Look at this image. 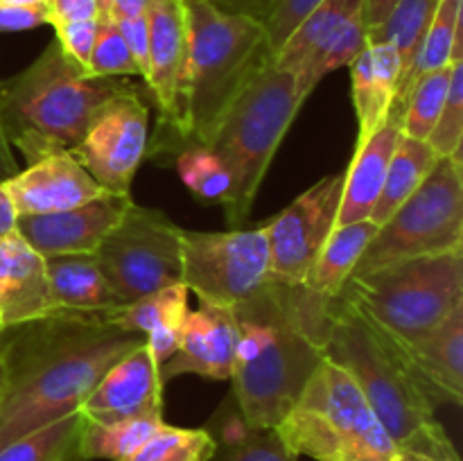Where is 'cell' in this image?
<instances>
[{
  "label": "cell",
  "mask_w": 463,
  "mask_h": 461,
  "mask_svg": "<svg viewBox=\"0 0 463 461\" xmlns=\"http://www.w3.org/2000/svg\"><path fill=\"white\" fill-rule=\"evenodd\" d=\"M9 351L0 398V447L80 411L90 389L120 357L145 342L104 316L52 315L23 325Z\"/></svg>",
  "instance_id": "cell-1"
},
{
  "label": "cell",
  "mask_w": 463,
  "mask_h": 461,
  "mask_svg": "<svg viewBox=\"0 0 463 461\" xmlns=\"http://www.w3.org/2000/svg\"><path fill=\"white\" fill-rule=\"evenodd\" d=\"M330 303L303 285L267 280L233 307L238 321L231 384L249 428L274 429L326 357Z\"/></svg>",
  "instance_id": "cell-2"
},
{
  "label": "cell",
  "mask_w": 463,
  "mask_h": 461,
  "mask_svg": "<svg viewBox=\"0 0 463 461\" xmlns=\"http://www.w3.org/2000/svg\"><path fill=\"white\" fill-rule=\"evenodd\" d=\"M326 357L355 380L398 450L430 456L452 443L437 420L441 402L396 339L339 296L330 303Z\"/></svg>",
  "instance_id": "cell-3"
},
{
  "label": "cell",
  "mask_w": 463,
  "mask_h": 461,
  "mask_svg": "<svg viewBox=\"0 0 463 461\" xmlns=\"http://www.w3.org/2000/svg\"><path fill=\"white\" fill-rule=\"evenodd\" d=\"M120 89L125 81L118 77H86L77 71L52 41L25 71L0 81L5 136L27 163L72 152Z\"/></svg>",
  "instance_id": "cell-4"
},
{
  "label": "cell",
  "mask_w": 463,
  "mask_h": 461,
  "mask_svg": "<svg viewBox=\"0 0 463 461\" xmlns=\"http://www.w3.org/2000/svg\"><path fill=\"white\" fill-rule=\"evenodd\" d=\"M190 30L181 138L208 145L247 81L269 61L265 25L224 14L202 0H185Z\"/></svg>",
  "instance_id": "cell-5"
},
{
  "label": "cell",
  "mask_w": 463,
  "mask_h": 461,
  "mask_svg": "<svg viewBox=\"0 0 463 461\" xmlns=\"http://www.w3.org/2000/svg\"><path fill=\"white\" fill-rule=\"evenodd\" d=\"M303 104L306 99L298 95L292 72L276 66L271 57L222 118L208 147L233 176V194L224 206L231 229H240L249 220L271 158Z\"/></svg>",
  "instance_id": "cell-6"
},
{
  "label": "cell",
  "mask_w": 463,
  "mask_h": 461,
  "mask_svg": "<svg viewBox=\"0 0 463 461\" xmlns=\"http://www.w3.org/2000/svg\"><path fill=\"white\" fill-rule=\"evenodd\" d=\"M274 429L294 455L315 461H389L398 452L355 380L328 357Z\"/></svg>",
  "instance_id": "cell-7"
},
{
  "label": "cell",
  "mask_w": 463,
  "mask_h": 461,
  "mask_svg": "<svg viewBox=\"0 0 463 461\" xmlns=\"http://www.w3.org/2000/svg\"><path fill=\"white\" fill-rule=\"evenodd\" d=\"M396 342H416L463 306V249L351 274L342 292Z\"/></svg>",
  "instance_id": "cell-8"
},
{
  "label": "cell",
  "mask_w": 463,
  "mask_h": 461,
  "mask_svg": "<svg viewBox=\"0 0 463 461\" xmlns=\"http://www.w3.org/2000/svg\"><path fill=\"white\" fill-rule=\"evenodd\" d=\"M459 249H463L461 154L437 158L419 190L378 226L353 274Z\"/></svg>",
  "instance_id": "cell-9"
},
{
  "label": "cell",
  "mask_w": 463,
  "mask_h": 461,
  "mask_svg": "<svg viewBox=\"0 0 463 461\" xmlns=\"http://www.w3.org/2000/svg\"><path fill=\"white\" fill-rule=\"evenodd\" d=\"M93 256L122 306H127L181 283V226L161 211L134 202Z\"/></svg>",
  "instance_id": "cell-10"
},
{
  "label": "cell",
  "mask_w": 463,
  "mask_h": 461,
  "mask_svg": "<svg viewBox=\"0 0 463 461\" xmlns=\"http://www.w3.org/2000/svg\"><path fill=\"white\" fill-rule=\"evenodd\" d=\"M181 283L202 303L233 310L269 280V244L262 226L229 230L181 229Z\"/></svg>",
  "instance_id": "cell-11"
},
{
  "label": "cell",
  "mask_w": 463,
  "mask_h": 461,
  "mask_svg": "<svg viewBox=\"0 0 463 461\" xmlns=\"http://www.w3.org/2000/svg\"><path fill=\"white\" fill-rule=\"evenodd\" d=\"M344 172L328 174L298 194L262 226L269 244V280L303 285L326 240L337 226Z\"/></svg>",
  "instance_id": "cell-12"
},
{
  "label": "cell",
  "mask_w": 463,
  "mask_h": 461,
  "mask_svg": "<svg viewBox=\"0 0 463 461\" xmlns=\"http://www.w3.org/2000/svg\"><path fill=\"white\" fill-rule=\"evenodd\" d=\"M149 108L131 84L98 111L72 156L107 193L129 194L136 170L147 152Z\"/></svg>",
  "instance_id": "cell-13"
},
{
  "label": "cell",
  "mask_w": 463,
  "mask_h": 461,
  "mask_svg": "<svg viewBox=\"0 0 463 461\" xmlns=\"http://www.w3.org/2000/svg\"><path fill=\"white\" fill-rule=\"evenodd\" d=\"M149 72L147 84L165 125L181 138L188 72L190 30L185 0H147Z\"/></svg>",
  "instance_id": "cell-14"
},
{
  "label": "cell",
  "mask_w": 463,
  "mask_h": 461,
  "mask_svg": "<svg viewBox=\"0 0 463 461\" xmlns=\"http://www.w3.org/2000/svg\"><path fill=\"white\" fill-rule=\"evenodd\" d=\"M131 203V194L107 193L71 211L52 215H18L16 230L43 258L95 253Z\"/></svg>",
  "instance_id": "cell-15"
},
{
  "label": "cell",
  "mask_w": 463,
  "mask_h": 461,
  "mask_svg": "<svg viewBox=\"0 0 463 461\" xmlns=\"http://www.w3.org/2000/svg\"><path fill=\"white\" fill-rule=\"evenodd\" d=\"M161 364L152 357L147 343L116 362L90 389L80 407L81 420L113 423L136 416H163Z\"/></svg>",
  "instance_id": "cell-16"
},
{
  "label": "cell",
  "mask_w": 463,
  "mask_h": 461,
  "mask_svg": "<svg viewBox=\"0 0 463 461\" xmlns=\"http://www.w3.org/2000/svg\"><path fill=\"white\" fill-rule=\"evenodd\" d=\"M3 185L18 215H52L107 194L71 152L39 158Z\"/></svg>",
  "instance_id": "cell-17"
},
{
  "label": "cell",
  "mask_w": 463,
  "mask_h": 461,
  "mask_svg": "<svg viewBox=\"0 0 463 461\" xmlns=\"http://www.w3.org/2000/svg\"><path fill=\"white\" fill-rule=\"evenodd\" d=\"M238 346V321L233 310L199 301L188 310L175 355L161 364V380L194 373L206 380H231Z\"/></svg>",
  "instance_id": "cell-18"
},
{
  "label": "cell",
  "mask_w": 463,
  "mask_h": 461,
  "mask_svg": "<svg viewBox=\"0 0 463 461\" xmlns=\"http://www.w3.org/2000/svg\"><path fill=\"white\" fill-rule=\"evenodd\" d=\"M52 315L45 258L18 230L0 240V325L5 330Z\"/></svg>",
  "instance_id": "cell-19"
},
{
  "label": "cell",
  "mask_w": 463,
  "mask_h": 461,
  "mask_svg": "<svg viewBox=\"0 0 463 461\" xmlns=\"http://www.w3.org/2000/svg\"><path fill=\"white\" fill-rule=\"evenodd\" d=\"M45 271L52 315L109 319L122 306L93 253L50 256L45 258Z\"/></svg>",
  "instance_id": "cell-20"
},
{
  "label": "cell",
  "mask_w": 463,
  "mask_h": 461,
  "mask_svg": "<svg viewBox=\"0 0 463 461\" xmlns=\"http://www.w3.org/2000/svg\"><path fill=\"white\" fill-rule=\"evenodd\" d=\"M401 351L425 380L441 405H461L463 400V306L416 342L401 343Z\"/></svg>",
  "instance_id": "cell-21"
},
{
  "label": "cell",
  "mask_w": 463,
  "mask_h": 461,
  "mask_svg": "<svg viewBox=\"0 0 463 461\" xmlns=\"http://www.w3.org/2000/svg\"><path fill=\"white\" fill-rule=\"evenodd\" d=\"M353 107L357 116V140L369 138L389 120L402 77V61L392 43H366L351 61Z\"/></svg>",
  "instance_id": "cell-22"
},
{
  "label": "cell",
  "mask_w": 463,
  "mask_h": 461,
  "mask_svg": "<svg viewBox=\"0 0 463 461\" xmlns=\"http://www.w3.org/2000/svg\"><path fill=\"white\" fill-rule=\"evenodd\" d=\"M398 138H401V127L387 120L369 138L355 143V152H353L351 163L344 172L337 226L371 220V212L378 202L380 190H383Z\"/></svg>",
  "instance_id": "cell-23"
},
{
  "label": "cell",
  "mask_w": 463,
  "mask_h": 461,
  "mask_svg": "<svg viewBox=\"0 0 463 461\" xmlns=\"http://www.w3.org/2000/svg\"><path fill=\"white\" fill-rule=\"evenodd\" d=\"M461 9L463 0H441V3H439L428 30H425L423 39H420L419 48H416L414 59H411L410 68H407L405 75H402L396 99H393V107L392 111H389V120L396 122V125L398 118H401V108L407 93H410V89L420 80V77L463 59Z\"/></svg>",
  "instance_id": "cell-24"
},
{
  "label": "cell",
  "mask_w": 463,
  "mask_h": 461,
  "mask_svg": "<svg viewBox=\"0 0 463 461\" xmlns=\"http://www.w3.org/2000/svg\"><path fill=\"white\" fill-rule=\"evenodd\" d=\"M364 14V0H324L317 5L306 21L289 34L274 54V63L292 72L294 80L310 66L312 59L353 21Z\"/></svg>",
  "instance_id": "cell-25"
},
{
  "label": "cell",
  "mask_w": 463,
  "mask_h": 461,
  "mask_svg": "<svg viewBox=\"0 0 463 461\" xmlns=\"http://www.w3.org/2000/svg\"><path fill=\"white\" fill-rule=\"evenodd\" d=\"M375 230H378V226L371 220L335 226L321 253L317 256L303 287H307L321 298L337 296L355 271L357 262H360L362 253H364L366 244L371 242Z\"/></svg>",
  "instance_id": "cell-26"
},
{
  "label": "cell",
  "mask_w": 463,
  "mask_h": 461,
  "mask_svg": "<svg viewBox=\"0 0 463 461\" xmlns=\"http://www.w3.org/2000/svg\"><path fill=\"white\" fill-rule=\"evenodd\" d=\"M437 158L439 156L428 143L407 138V136L401 134L396 149H393L392 163H389L387 176H384L383 190H380V197L375 202L373 212H371V221L375 226L384 224L398 211V206L419 190V185L430 174Z\"/></svg>",
  "instance_id": "cell-27"
},
{
  "label": "cell",
  "mask_w": 463,
  "mask_h": 461,
  "mask_svg": "<svg viewBox=\"0 0 463 461\" xmlns=\"http://www.w3.org/2000/svg\"><path fill=\"white\" fill-rule=\"evenodd\" d=\"M163 425V416H136L113 423L81 420L75 455L80 459L129 461Z\"/></svg>",
  "instance_id": "cell-28"
},
{
  "label": "cell",
  "mask_w": 463,
  "mask_h": 461,
  "mask_svg": "<svg viewBox=\"0 0 463 461\" xmlns=\"http://www.w3.org/2000/svg\"><path fill=\"white\" fill-rule=\"evenodd\" d=\"M188 294L184 283L167 285L147 296L136 298L134 303L120 306L109 316V321L125 333L143 334V337L163 328H179L190 310Z\"/></svg>",
  "instance_id": "cell-29"
},
{
  "label": "cell",
  "mask_w": 463,
  "mask_h": 461,
  "mask_svg": "<svg viewBox=\"0 0 463 461\" xmlns=\"http://www.w3.org/2000/svg\"><path fill=\"white\" fill-rule=\"evenodd\" d=\"M439 3L441 0H396L387 21L366 32V39L369 43H392L401 54L402 75H405Z\"/></svg>",
  "instance_id": "cell-30"
},
{
  "label": "cell",
  "mask_w": 463,
  "mask_h": 461,
  "mask_svg": "<svg viewBox=\"0 0 463 461\" xmlns=\"http://www.w3.org/2000/svg\"><path fill=\"white\" fill-rule=\"evenodd\" d=\"M176 172L194 197L226 206L233 194V176L208 145L190 143L176 156Z\"/></svg>",
  "instance_id": "cell-31"
},
{
  "label": "cell",
  "mask_w": 463,
  "mask_h": 461,
  "mask_svg": "<svg viewBox=\"0 0 463 461\" xmlns=\"http://www.w3.org/2000/svg\"><path fill=\"white\" fill-rule=\"evenodd\" d=\"M450 75L452 63L446 68H439V71L428 72V75H423L411 86L405 102H402L401 118H398V127H401L402 136L423 140V143L428 140L434 125H437L443 102H446Z\"/></svg>",
  "instance_id": "cell-32"
},
{
  "label": "cell",
  "mask_w": 463,
  "mask_h": 461,
  "mask_svg": "<svg viewBox=\"0 0 463 461\" xmlns=\"http://www.w3.org/2000/svg\"><path fill=\"white\" fill-rule=\"evenodd\" d=\"M81 429L80 411L0 447V461H66L75 455Z\"/></svg>",
  "instance_id": "cell-33"
},
{
  "label": "cell",
  "mask_w": 463,
  "mask_h": 461,
  "mask_svg": "<svg viewBox=\"0 0 463 461\" xmlns=\"http://www.w3.org/2000/svg\"><path fill=\"white\" fill-rule=\"evenodd\" d=\"M217 452L208 429L172 428L163 423L129 461H211Z\"/></svg>",
  "instance_id": "cell-34"
},
{
  "label": "cell",
  "mask_w": 463,
  "mask_h": 461,
  "mask_svg": "<svg viewBox=\"0 0 463 461\" xmlns=\"http://www.w3.org/2000/svg\"><path fill=\"white\" fill-rule=\"evenodd\" d=\"M425 143L439 158L459 156L463 143V59L452 61L450 86L439 120Z\"/></svg>",
  "instance_id": "cell-35"
},
{
  "label": "cell",
  "mask_w": 463,
  "mask_h": 461,
  "mask_svg": "<svg viewBox=\"0 0 463 461\" xmlns=\"http://www.w3.org/2000/svg\"><path fill=\"white\" fill-rule=\"evenodd\" d=\"M138 75L129 48L122 39L120 30L113 21H99L95 36L93 52H90L89 72L86 77H125Z\"/></svg>",
  "instance_id": "cell-36"
},
{
  "label": "cell",
  "mask_w": 463,
  "mask_h": 461,
  "mask_svg": "<svg viewBox=\"0 0 463 461\" xmlns=\"http://www.w3.org/2000/svg\"><path fill=\"white\" fill-rule=\"evenodd\" d=\"M211 461H298V455L289 450L276 429L249 428L242 420L240 438Z\"/></svg>",
  "instance_id": "cell-37"
},
{
  "label": "cell",
  "mask_w": 463,
  "mask_h": 461,
  "mask_svg": "<svg viewBox=\"0 0 463 461\" xmlns=\"http://www.w3.org/2000/svg\"><path fill=\"white\" fill-rule=\"evenodd\" d=\"M324 0H274L271 3L269 14L265 18V34L267 45H269L271 54L280 50V45L289 39L294 30L306 21L307 14L321 5Z\"/></svg>",
  "instance_id": "cell-38"
},
{
  "label": "cell",
  "mask_w": 463,
  "mask_h": 461,
  "mask_svg": "<svg viewBox=\"0 0 463 461\" xmlns=\"http://www.w3.org/2000/svg\"><path fill=\"white\" fill-rule=\"evenodd\" d=\"M99 21H77V23H52L54 41L61 52L71 59L72 66L80 72H89L90 52H93L95 36H98Z\"/></svg>",
  "instance_id": "cell-39"
},
{
  "label": "cell",
  "mask_w": 463,
  "mask_h": 461,
  "mask_svg": "<svg viewBox=\"0 0 463 461\" xmlns=\"http://www.w3.org/2000/svg\"><path fill=\"white\" fill-rule=\"evenodd\" d=\"M118 30H120L122 39H125L127 48H129L131 59H134L136 68H138V75L143 80H147L149 72V27H147V12L140 14V16L122 18L116 23Z\"/></svg>",
  "instance_id": "cell-40"
},
{
  "label": "cell",
  "mask_w": 463,
  "mask_h": 461,
  "mask_svg": "<svg viewBox=\"0 0 463 461\" xmlns=\"http://www.w3.org/2000/svg\"><path fill=\"white\" fill-rule=\"evenodd\" d=\"M48 9V25L52 23H77V21H102V0H45Z\"/></svg>",
  "instance_id": "cell-41"
},
{
  "label": "cell",
  "mask_w": 463,
  "mask_h": 461,
  "mask_svg": "<svg viewBox=\"0 0 463 461\" xmlns=\"http://www.w3.org/2000/svg\"><path fill=\"white\" fill-rule=\"evenodd\" d=\"M48 25V9L41 7H7L0 5V32H25Z\"/></svg>",
  "instance_id": "cell-42"
},
{
  "label": "cell",
  "mask_w": 463,
  "mask_h": 461,
  "mask_svg": "<svg viewBox=\"0 0 463 461\" xmlns=\"http://www.w3.org/2000/svg\"><path fill=\"white\" fill-rule=\"evenodd\" d=\"M202 3H208L224 14H235V16H247L265 23L274 0H202Z\"/></svg>",
  "instance_id": "cell-43"
},
{
  "label": "cell",
  "mask_w": 463,
  "mask_h": 461,
  "mask_svg": "<svg viewBox=\"0 0 463 461\" xmlns=\"http://www.w3.org/2000/svg\"><path fill=\"white\" fill-rule=\"evenodd\" d=\"M104 16L102 21H122V18L140 16L147 12V0H102Z\"/></svg>",
  "instance_id": "cell-44"
},
{
  "label": "cell",
  "mask_w": 463,
  "mask_h": 461,
  "mask_svg": "<svg viewBox=\"0 0 463 461\" xmlns=\"http://www.w3.org/2000/svg\"><path fill=\"white\" fill-rule=\"evenodd\" d=\"M396 0H364V25L366 32L375 30L383 25L392 14Z\"/></svg>",
  "instance_id": "cell-45"
},
{
  "label": "cell",
  "mask_w": 463,
  "mask_h": 461,
  "mask_svg": "<svg viewBox=\"0 0 463 461\" xmlns=\"http://www.w3.org/2000/svg\"><path fill=\"white\" fill-rule=\"evenodd\" d=\"M16 221H18V212L16 206H14L12 197L5 190V185L0 183V240L12 235L16 230Z\"/></svg>",
  "instance_id": "cell-46"
},
{
  "label": "cell",
  "mask_w": 463,
  "mask_h": 461,
  "mask_svg": "<svg viewBox=\"0 0 463 461\" xmlns=\"http://www.w3.org/2000/svg\"><path fill=\"white\" fill-rule=\"evenodd\" d=\"M16 172H18V163L12 154V145H9L7 136H5L3 118H0V183L12 179Z\"/></svg>",
  "instance_id": "cell-47"
},
{
  "label": "cell",
  "mask_w": 463,
  "mask_h": 461,
  "mask_svg": "<svg viewBox=\"0 0 463 461\" xmlns=\"http://www.w3.org/2000/svg\"><path fill=\"white\" fill-rule=\"evenodd\" d=\"M423 461H461V459H459V452H457V447L452 446V443H448V446H443L441 450H437L434 455L423 456Z\"/></svg>",
  "instance_id": "cell-48"
},
{
  "label": "cell",
  "mask_w": 463,
  "mask_h": 461,
  "mask_svg": "<svg viewBox=\"0 0 463 461\" xmlns=\"http://www.w3.org/2000/svg\"><path fill=\"white\" fill-rule=\"evenodd\" d=\"M0 5H7V7H41V5H45V0H0Z\"/></svg>",
  "instance_id": "cell-49"
},
{
  "label": "cell",
  "mask_w": 463,
  "mask_h": 461,
  "mask_svg": "<svg viewBox=\"0 0 463 461\" xmlns=\"http://www.w3.org/2000/svg\"><path fill=\"white\" fill-rule=\"evenodd\" d=\"M389 461H423V456L414 455V452H405V450H398L396 455L392 456Z\"/></svg>",
  "instance_id": "cell-50"
},
{
  "label": "cell",
  "mask_w": 463,
  "mask_h": 461,
  "mask_svg": "<svg viewBox=\"0 0 463 461\" xmlns=\"http://www.w3.org/2000/svg\"><path fill=\"white\" fill-rule=\"evenodd\" d=\"M5 382H7V364H5L3 355H0V398H3V391H5Z\"/></svg>",
  "instance_id": "cell-51"
},
{
  "label": "cell",
  "mask_w": 463,
  "mask_h": 461,
  "mask_svg": "<svg viewBox=\"0 0 463 461\" xmlns=\"http://www.w3.org/2000/svg\"><path fill=\"white\" fill-rule=\"evenodd\" d=\"M5 333V328H3V325H0V334H3Z\"/></svg>",
  "instance_id": "cell-52"
}]
</instances>
